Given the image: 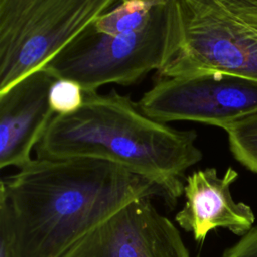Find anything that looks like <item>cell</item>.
Here are the masks:
<instances>
[{
  "mask_svg": "<svg viewBox=\"0 0 257 257\" xmlns=\"http://www.w3.org/2000/svg\"><path fill=\"white\" fill-rule=\"evenodd\" d=\"M162 197L152 181L92 158L33 159L0 182V222L12 257H60L139 198Z\"/></svg>",
  "mask_w": 257,
  "mask_h": 257,
  "instance_id": "obj_1",
  "label": "cell"
},
{
  "mask_svg": "<svg viewBox=\"0 0 257 257\" xmlns=\"http://www.w3.org/2000/svg\"><path fill=\"white\" fill-rule=\"evenodd\" d=\"M193 130H177L146 115L115 89L84 92L81 107L55 114L35 147L38 159L92 158L119 165L159 187L175 204L184 194L185 172L203 154Z\"/></svg>",
  "mask_w": 257,
  "mask_h": 257,
  "instance_id": "obj_2",
  "label": "cell"
},
{
  "mask_svg": "<svg viewBox=\"0 0 257 257\" xmlns=\"http://www.w3.org/2000/svg\"><path fill=\"white\" fill-rule=\"evenodd\" d=\"M222 71L257 80V0H170L160 77Z\"/></svg>",
  "mask_w": 257,
  "mask_h": 257,
  "instance_id": "obj_3",
  "label": "cell"
},
{
  "mask_svg": "<svg viewBox=\"0 0 257 257\" xmlns=\"http://www.w3.org/2000/svg\"><path fill=\"white\" fill-rule=\"evenodd\" d=\"M122 0H0V92L43 67Z\"/></svg>",
  "mask_w": 257,
  "mask_h": 257,
  "instance_id": "obj_4",
  "label": "cell"
},
{
  "mask_svg": "<svg viewBox=\"0 0 257 257\" xmlns=\"http://www.w3.org/2000/svg\"><path fill=\"white\" fill-rule=\"evenodd\" d=\"M169 28L170 0H163L143 30L111 36L96 31L91 23L43 67L57 79L77 82L83 92L109 83L132 85L161 67Z\"/></svg>",
  "mask_w": 257,
  "mask_h": 257,
  "instance_id": "obj_5",
  "label": "cell"
},
{
  "mask_svg": "<svg viewBox=\"0 0 257 257\" xmlns=\"http://www.w3.org/2000/svg\"><path fill=\"white\" fill-rule=\"evenodd\" d=\"M149 117L222 127L257 110V80L222 71L161 77L138 101Z\"/></svg>",
  "mask_w": 257,
  "mask_h": 257,
  "instance_id": "obj_6",
  "label": "cell"
},
{
  "mask_svg": "<svg viewBox=\"0 0 257 257\" xmlns=\"http://www.w3.org/2000/svg\"><path fill=\"white\" fill-rule=\"evenodd\" d=\"M60 257H190L174 223L151 198L136 199L76 241Z\"/></svg>",
  "mask_w": 257,
  "mask_h": 257,
  "instance_id": "obj_7",
  "label": "cell"
},
{
  "mask_svg": "<svg viewBox=\"0 0 257 257\" xmlns=\"http://www.w3.org/2000/svg\"><path fill=\"white\" fill-rule=\"evenodd\" d=\"M57 78L41 67L0 92V168L21 169L55 112L49 92Z\"/></svg>",
  "mask_w": 257,
  "mask_h": 257,
  "instance_id": "obj_8",
  "label": "cell"
},
{
  "mask_svg": "<svg viewBox=\"0 0 257 257\" xmlns=\"http://www.w3.org/2000/svg\"><path fill=\"white\" fill-rule=\"evenodd\" d=\"M237 179L238 173L231 167L222 176L215 168H207L186 178V201L175 220L183 230L193 235L196 242L203 243L208 234L218 228L243 236L254 227L252 208L232 197L231 186Z\"/></svg>",
  "mask_w": 257,
  "mask_h": 257,
  "instance_id": "obj_9",
  "label": "cell"
},
{
  "mask_svg": "<svg viewBox=\"0 0 257 257\" xmlns=\"http://www.w3.org/2000/svg\"><path fill=\"white\" fill-rule=\"evenodd\" d=\"M163 0H122L102 13L93 22L96 31L116 36L143 30L151 21L157 6Z\"/></svg>",
  "mask_w": 257,
  "mask_h": 257,
  "instance_id": "obj_10",
  "label": "cell"
},
{
  "mask_svg": "<svg viewBox=\"0 0 257 257\" xmlns=\"http://www.w3.org/2000/svg\"><path fill=\"white\" fill-rule=\"evenodd\" d=\"M224 130L234 158L257 174V110L230 123Z\"/></svg>",
  "mask_w": 257,
  "mask_h": 257,
  "instance_id": "obj_11",
  "label": "cell"
},
{
  "mask_svg": "<svg viewBox=\"0 0 257 257\" xmlns=\"http://www.w3.org/2000/svg\"><path fill=\"white\" fill-rule=\"evenodd\" d=\"M84 99L82 87L70 79L58 78L49 92V104L55 114H70L77 111Z\"/></svg>",
  "mask_w": 257,
  "mask_h": 257,
  "instance_id": "obj_12",
  "label": "cell"
},
{
  "mask_svg": "<svg viewBox=\"0 0 257 257\" xmlns=\"http://www.w3.org/2000/svg\"><path fill=\"white\" fill-rule=\"evenodd\" d=\"M221 257H257V227H253L234 245L228 247Z\"/></svg>",
  "mask_w": 257,
  "mask_h": 257,
  "instance_id": "obj_13",
  "label": "cell"
}]
</instances>
